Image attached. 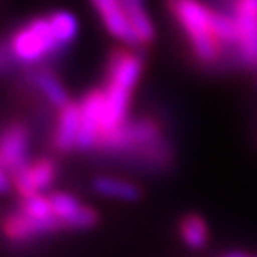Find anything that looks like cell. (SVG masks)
<instances>
[{
	"label": "cell",
	"mask_w": 257,
	"mask_h": 257,
	"mask_svg": "<svg viewBox=\"0 0 257 257\" xmlns=\"http://www.w3.org/2000/svg\"><path fill=\"white\" fill-rule=\"evenodd\" d=\"M122 4H124V12L130 25L139 38V44L141 46L151 44L155 40V25L145 8V0H122Z\"/></svg>",
	"instance_id": "cell-14"
},
{
	"label": "cell",
	"mask_w": 257,
	"mask_h": 257,
	"mask_svg": "<svg viewBox=\"0 0 257 257\" xmlns=\"http://www.w3.org/2000/svg\"><path fill=\"white\" fill-rule=\"evenodd\" d=\"M92 189L93 193L103 198L120 200V202H138L141 198V191L138 185L112 175H97L92 181Z\"/></svg>",
	"instance_id": "cell-13"
},
{
	"label": "cell",
	"mask_w": 257,
	"mask_h": 257,
	"mask_svg": "<svg viewBox=\"0 0 257 257\" xmlns=\"http://www.w3.org/2000/svg\"><path fill=\"white\" fill-rule=\"evenodd\" d=\"M57 166L50 158H38L37 162H29L19 174L14 175V185L21 198L40 194L54 183Z\"/></svg>",
	"instance_id": "cell-11"
},
{
	"label": "cell",
	"mask_w": 257,
	"mask_h": 257,
	"mask_svg": "<svg viewBox=\"0 0 257 257\" xmlns=\"http://www.w3.org/2000/svg\"><path fill=\"white\" fill-rule=\"evenodd\" d=\"M90 2L93 4V8L97 12V16L101 18L103 25L109 31L110 37H114L130 48L141 46L136 31L132 29L128 18H126L122 0H90Z\"/></svg>",
	"instance_id": "cell-10"
},
{
	"label": "cell",
	"mask_w": 257,
	"mask_h": 257,
	"mask_svg": "<svg viewBox=\"0 0 257 257\" xmlns=\"http://www.w3.org/2000/svg\"><path fill=\"white\" fill-rule=\"evenodd\" d=\"M99 147L110 153H128L138 155L139 158L147 160L153 166H162L170 158V151L160 128L155 120L141 118L136 122H126L114 134L101 139Z\"/></svg>",
	"instance_id": "cell-2"
},
{
	"label": "cell",
	"mask_w": 257,
	"mask_h": 257,
	"mask_svg": "<svg viewBox=\"0 0 257 257\" xmlns=\"http://www.w3.org/2000/svg\"><path fill=\"white\" fill-rule=\"evenodd\" d=\"M29 164V130L21 122H12L0 139V166L12 175L19 174Z\"/></svg>",
	"instance_id": "cell-8"
},
{
	"label": "cell",
	"mask_w": 257,
	"mask_h": 257,
	"mask_svg": "<svg viewBox=\"0 0 257 257\" xmlns=\"http://www.w3.org/2000/svg\"><path fill=\"white\" fill-rule=\"evenodd\" d=\"M52 208L55 217L61 223V229H90L97 223V213L93 208L82 204L69 193H52L50 194Z\"/></svg>",
	"instance_id": "cell-9"
},
{
	"label": "cell",
	"mask_w": 257,
	"mask_h": 257,
	"mask_svg": "<svg viewBox=\"0 0 257 257\" xmlns=\"http://www.w3.org/2000/svg\"><path fill=\"white\" fill-rule=\"evenodd\" d=\"M234 19L238 27V54L248 67H257V0H236Z\"/></svg>",
	"instance_id": "cell-7"
},
{
	"label": "cell",
	"mask_w": 257,
	"mask_h": 257,
	"mask_svg": "<svg viewBox=\"0 0 257 257\" xmlns=\"http://www.w3.org/2000/svg\"><path fill=\"white\" fill-rule=\"evenodd\" d=\"M33 82L38 88V92L46 97V101L55 107V109H63L69 101V93L65 92V88L61 86V82L55 78V74H52L50 71L40 69L33 74Z\"/></svg>",
	"instance_id": "cell-15"
},
{
	"label": "cell",
	"mask_w": 257,
	"mask_h": 257,
	"mask_svg": "<svg viewBox=\"0 0 257 257\" xmlns=\"http://www.w3.org/2000/svg\"><path fill=\"white\" fill-rule=\"evenodd\" d=\"M143 71V61L132 50H114L107 67L105 86V112H103V136L114 134L128 122V107L132 92L136 90ZM101 143V141H99Z\"/></svg>",
	"instance_id": "cell-1"
},
{
	"label": "cell",
	"mask_w": 257,
	"mask_h": 257,
	"mask_svg": "<svg viewBox=\"0 0 257 257\" xmlns=\"http://www.w3.org/2000/svg\"><path fill=\"white\" fill-rule=\"evenodd\" d=\"M179 234L181 240L185 242V246L191 249H202L208 244L210 232H208V225L206 221L196 215V213H189L185 215L181 223H179Z\"/></svg>",
	"instance_id": "cell-16"
},
{
	"label": "cell",
	"mask_w": 257,
	"mask_h": 257,
	"mask_svg": "<svg viewBox=\"0 0 257 257\" xmlns=\"http://www.w3.org/2000/svg\"><path fill=\"white\" fill-rule=\"evenodd\" d=\"M80 134L78 149L92 151L99 147L103 136V112H105V92L90 90L80 99Z\"/></svg>",
	"instance_id": "cell-6"
},
{
	"label": "cell",
	"mask_w": 257,
	"mask_h": 257,
	"mask_svg": "<svg viewBox=\"0 0 257 257\" xmlns=\"http://www.w3.org/2000/svg\"><path fill=\"white\" fill-rule=\"evenodd\" d=\"M4 234L12 242H29L61 229V223L55 217L50 194H33L21 198L18 210H12L4 219Z\"/></svg>",
	"instance_id": "cell-4"
},
{
	"label": "cell",
	"mask_w": 257,
	"mask_h": 257,
	"mask_svg": "<svg viewBox=\"0 0 257 257\" xmlns=\"http://www.w3.org/2000/svg\"><path fill=\"white\" fill-rule=\"evenodd\" d=\"M168 8L185 31L196 59L204 65L215 63L221 46L213 33L211 10L198 0H168Z\"/></svg>",
	"instance_id": "cell-3"
},
{
	"label": "cell",
	"mask_w": 257,
	"mask_h": 257,
	"mask_svg": "<svg viewBox=\"0 0 257 257\" xmlns=\"http://www.w3.org/2000/svg\"><path fill=\"white\" fill-rule=\"evenodd\" d=\"M211 23H213V33L221 48L238 44V27H236L234 16H229L219 10H211Z\"/></svg>",
	"instance_id": "cell-17"
},
{
	"label": "cell",
	"mask_w": 257,
	"mask_h": 257,
	"mask_svg": "<svg viewBox=\"0 0 257 257\" xmlns=\"http://www.w3.org/2000/svg\"><path fill=\"white\" fill-rule=\"evenodd\" d=\"M14 57V63L35 65L52 54L63 50L54 35V29L48 18H37L19 27L8 42H4Z\"/></svg>",
	"instance_id": "cell-5"
},
{
	"label": "cell",
	"mask_w": 257,
	"mask_h": 257,
	"mask_svg": "<svg viewBox=\"0 0 257 257\" xmlns=\"http://www.w3.org/2000/svg\"><path fill=\"white\" fill-rule=\"evenodd\" d=\"M78 134H80V105L67 103L57 112V122L54 130V145L59 153H71L78 149Z\"/></svg>",
	"instance_id": "cell-12"
},
{
	"label": "cell",
	"mask_w": 257,
	"mask_h": 257,
	"mask_svg": "<svg viewBox=\"0 0 257 257\" xmlns=\"http://www.w3.org/2000/svg\"><path fill=\"white\" fill-rule=\"evenodd\" d=\"M221 257H257V255H248V253H244V251H230V253H225V255Z\"/></svg>",
	"instance_id": "cell-19"
},
{
	"label": "cell",
	"mask_w": 257,
	"mask_h": 257,
	"mask_svg": "<svg viewBox=\"0 0 257 257\" xmlns=\"http://www.w3.org/2000/svg\"><path fill=\"white\" fill-rule=\"evenodd\" d=\"M50 23L54 29V35L59 42L61 48H67L78 33V21L74 18L71 12H65V10H57L50 16Z\"/></svg>",
	"instance_id": "cell-18"
}]
</instances>
